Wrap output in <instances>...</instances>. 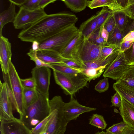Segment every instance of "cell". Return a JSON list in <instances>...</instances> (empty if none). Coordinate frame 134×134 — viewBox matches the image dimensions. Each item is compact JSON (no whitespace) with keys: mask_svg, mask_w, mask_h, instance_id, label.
Segmentation results:
<instances>
[{"mask_svg":"<svg viewBox=\"0 0 134 134\" xmlns=\"http://www.w3.org/2000/svg\"><path fill=\"white\" fill-rule=\"evenodd\" d=\"M78 19L75 14L67 12L47 14L22 30L18 37L23 41L40 43L75 24Z\"/></svg>","mask_w":134,"mask_h":134,"instance_id":"obj_1","label":"cell"},{"mask_svg":"<svg viewBox=\"0 0 134 134\" xmlns=\"http://www.w3.org/2000/svg\"><path fill=\"white\" fill-rule=\"evenodd\" d=\"M38 98L37 100L27 107L24 114L20 116V119L31 130L50 113L49 96L38 92Z\"/></svg>","mask_w":134,"mask_h":134,"instance_id":"obj_2","label":"cell"},{"mask_svg":"<svg viewBox=\"0 0 134 134\" xmlns=\"http://www.w3.org/2000/svg\"><path fill=\"white\" fill-rule=\"evenodd\" d=\"M64 103L59 96H55L49 100L50 110L52 113V115L45 131L49 134H64L69 122L64 113Z\"/></svg>","mask_w":134,"mask_h":134,"instance_id":"obj_3","label":"cell"},{"mask_svg":"<svg viewBox=\"0 0 134 134\" xmlns=\"http://www.w3.org/2000/svg\"><path fill=\"white\" fill-rule=\"evenodd\" d=\"M53 75L56 83L63 90L64 93L71 97L79 90L87 87L90 77L82 72L75 74H63L54 70Z\"/></svg>","mask_w":134,"mask_h":134,"instance_id":"obj_4","label":"cell"},{"mask_svg":"<svg viewBox=\"0 0 134 134\" xmlns=\"http://www.w3.org/2000/svg\"><path fill=\"white\" fill-rule=\"evenodd\" d=\"M3 79L9 86L14 102V109H16L20 116L23 115L26 107L24 95V88L15 66L10 62L7 74L3 73Z\"/></svg>","mask_w":134,"mask_h":134,"instance_id":"obj_5","label":"cell"},{"mask_svg":"<svg viewBox=\"0 0 134 134\" xmlns=\"http://www.w3.org/2000/svg\"><path fill=\"white\" fill-rule=\"evenodd\" d=\"M79 32V29L74 24L39 43L38 50L51 49L60 54Z\"/></svg>","mask_w":134,"mask_h":134,"instance_id":"obj_6","label":"cell"},{"mask_svg":"<svg viewBox=\"0 0 134 134\" xmlns=\"http://www.w3.org/2000/svg\"><path fill=\"white\" fill-rule=\"evenodd\" d=\"M46 15L44 9L30 10L20 7L13 23L14 26L16 29L26 28Z\"/></svg>","mask_w":134,"mask_h":134,"instance_id":"obj_7","label":"cell"},{"mask_svg":"<svg viewBox=\"0 0 134 134\" xmlns=\"http://www.w3.org/2000/svg\"><path fill=\"white\" fill-rule=\"evenodd\" d=\"M102 46L93 44L83 37L79 52V58L81 64L93 61L100 57Z\"/></svg>","mask_w":134,"mask_h":134,"instance_id":"obj_8","label":"cell"},{"mask_svg":"<svg viewBox=\"0 0 134 134\" xmlns=\"http://www.w3.org/2000/svg\"><path fill=\"white\" fill-rule=\"evenodd\" d=\"M130 66L124 52H120L115 59L107 66L103 76L117 80Z\"/></svg>","mask_w":134,"mask_h":134,"instance_id":"obj_9","label":"cell"},{"mask_svg":"<svg viewBox=\"0 0 134 134\" xmlns=\"http://www.w3.org/2000/svg\"><path fill=\"white\" fill-rule=\"evenodd\" d=\"M31 73L36 85V89L40 93L49 96L51 71L46 66H35L32 69Z\"/></svg>","mask_w":134,"mask_h":134,"instance_id":"obj_10","label":"cell"},{"mask_svg":"<svg viewBox=\"0 0 134 134\" xmlns=\"http://www.w3.org/2000/svg\"><path fill=\"white\" fill-rule=\"evenodd\" d=\"M64 114L68 122L72 120H75L79 116L85 113L96 110L97 109L83 105L78 101L71 97L70 101L64 103Z\"/></svg>","mask_w":134,"mask_h":134,"instance_id":"obj_11","label":"cell"},{"mask_svg":"<svg viewBox=\"0 0 134 134\" xmlns=\"http://www.w3.org/2000/svg\"><path fill=\"white\" fill-rule=\"evenodd\" d=\"M13 105L8 93L5 83L0 85V119L7 120L15 118L13 114Z\"/></svg>","mask_w":134,"mask_h":134,"instance_id":"obj_12","label":"cell"},{"mask_svg":"<svg viewBox=\"0 0 134 134\" xmlns=\"http://www.w3.org/2000/svg\"><path fill=\"white\" fill-rule=\"evenodd\" d=\"M0 121L1 134H31V130L20 119L15 118Z\"/></svg>","mask_w":134,"mask_h":134,"instance_id":"obj_13","label":"cell"},{"mask_svg":"<svg viewBox=\"0 0 134 134\" xmlns=\"http://www.w3.org/2000/svg\"><path fill=\"white\" fill-rule=\"evenodd\" d=\"M11 45L8 39L0 36V62L3 73L7 74L12 54Z\"/></svg>","mask_w":134,"mask_h":134,"instance_id":"obj_14","label":"cell"},{"mask_svg":"<svg viewBox=\"0 0 134 134\" xmlns=\"http://www.w3.org/2000/svg\"><path fill=\"white\" fill-rule=\"evenodd\" d=\"M82 38L81 33L79 31L63 50L60 54V55L63 58L74 60L83 65L79 58V51Z\"/></svg>","mask_w":134,"mask_h":134,"instance_id":"obj_15","label":"cell"},{"mask_svg":"<svg viewBox=\"0 0 134 134\" xmlns=\"http://www.w3.org/2000/svg\"><path fill=\"white\" fill-rule=\"evenodd\" d=\"M37 57L44 63L49 64L63 63V57L54 51L48 49L38 50L36 51Z\"/></svg>","mask_w":134,"mask_h":134,"instance_id":"obj_16","label":"cell"},{"mask_svg":"<svg viewBox=\"0 0 134 134\" xmlns=\"http://www.w3.org/2000/svg\"><path fill=\"white\" fill-rule=\"evenodd\" d=\"M121 98L122 103L119 108L123 121L134 128V107L121 97Z\"/></svg>","mask_w":134,"mask_h":134,"instance_id":"obj_17","label":"cell"},{"mask_svg":"<svg viewBox=\"0 0 134 134\" xmlns=\"http://www.w3.org/2000/svg\"><path fill=\"white\" fill-rule=\"evenodd\" d=\"M97 29V23L96 15H94L82 23L79 27V31L82 37L88 39Z\"/></svg>","mask_w":134,"mask_h":134,"instance_id":"obj_18","label":"cell"},{"mask_svg":"<svg viewBox=\"0 0 134 134\" xmlns=\"http://www.w3.org/2000/svg\"><path fill=\"white\" fill-rule=\"evenodd\" d=\"M113 87L121 97L134 107V88L117 81Z\"/></svg>","mask_w":134,"mask_h":134,"instance_id":"obj_19","label":"cell"},{"mask_svg":"<svg viewBox=\"0 0 134 134\" xmlns=\"http://www.w3.org/2000/svg\"><path fill=\"white\" fill-rule=\"evenodd\" d=\"M87 6L91 9L106 7L113 12H121L122 10L118 4L117 0L89 1Z\"/></svg>","mask_w":134,"mask_h":134,"instance_id":"obj_20","label":"cell"},{"mask_svg":"<svg viewBox=\"0 0 134 134\" xmlns=\"http://www.w3.org/2000/svg\"><path fill=\"white\" fill-rule=\"evenodd\" d=\"M8 9L0 14V36L2 35V29L7 23L14 22L17 15L15 12V5L12 2Z\"/></svg>","mask_w":134,"mask_h":134,"instance_id":"obj_21","label":"cell"},{"mask_svg":"<svg viewBox=\"0 0 134 134\" xmlns=\"http://www.w3.org/2000/svg\"><path fill=\"white\" fill-rule=\"evenodd\" d=\"M71 11L78 13L83 10L88 6L89 1L87 0H62Z\"/></svg>","mask_w":134,"mask_h":134,"instance_id":"obj_22","label":"cell"},{"mask_svg":"<svg viewBox=\"0 0 134 134\" xmlns=\"http://www.w3.org/2000/svg\"><path fill=\"white\" fill-rule=\"evenodd\" d=\"M116 81L134 88V65L130 66Z\"/></svg>","mask_w":134,"mask_h":134,"instance_id":"obj_23","label":"cell"},{"mask_svg":"<svg viewBox=\"0 0 134 134\" xmlns=\"http://www.w3.org/2000/svg\"><path fill=\"white\" fill-rule=\"evenodd\" d=\"M113 16L116 26L122 34L126 29L129 17L122 12H113Z\"/></svg>","mask_w":134,"mask_h":134,"instance_id":"obj_24","label":"cell"},{"mask_svg":"<svg viewBox=\"0 0 134 134\" xmlns=\"http://www.w3.org/2000/svg\"><path fill=\"white\" fill-rule=\"evenodd\" d=\"M113 14V12L106 7H103L102 9L96 14L97 23V29L104 25L108 19Z\"/></svg>","mask_w":134,"mask_h":134,"instance_id":"obj_25","label":"cell"},{"mask_svg":"<svg viewBox=\"0 0 134 134\" xmlns=\"http://www.w3.org/2000/svg\"><path fill=\"white\" fill-rule=\"evenodd\" d=\"M24 98L26 108L36 102L38 98L36 89L24 88Z\"/></svg>","mask_w":134,"mask_h":134,"instance_id":"obj_26","label":"cell"},{"mask_svg":"<svg viewBox=\"0 0 134 134\" xmlns=\"http://www.w3.org/2000/svg\"><path fill=\"white\" fill-rule=\"evenodd\" d=\"M51 68L65 74L71 75L78 74L82 72L85 69H74L63 64L62 63L50 65Z\"/></svg>","mask_w":134,"mask_h":134,"instance_id":"obj_27","label":"cell"},{"mask_svg":"<svg viewBox=\"0 0 134 134\" xmlns=\"http://www.w3.org/2000/svg\"><path fill=\"white\" fill-rule=\"evenodd\" d=\"M123 38L122 32L116 26L109 34L107 42L109 44L117 45L120 47Z\"/></svg>","mask_w":134,"mask_h":134,"instance_id":"obj_28","label":"cell"},{"mask_svg":"<svg viewBox=\"0 0 134 134\" xmlns=\"http://www.w3.org/2000/svg\"><path fill=\"white\" fill-rule=\"evenodd\" d=\"M119 48L120 47L117 45L109 44L107 45L102 46L101 57L98 59L101 66H103V62L107 57L114 52L120 51Z\"/></svg>","mask_w":134,"mask_h":134,"instance_id":"obj_29","label":"cell"},{"mask_svg":"<svg viewBox=\"0 0 134 134\" xmlns=\"http://www.w3.org/2000/svg\"><path fill=\"white\" fill-rule=\"evenodd\" d=\"M89 124L102 130L105 129L107 126L103 116L100 115L94 114L89 119Z\"/></svg>","mask_w":134,"mask_h":134,"instance_id":"obj_30","label":"cell"},{"mask_svg":"<svg viewBox=\"0 0 134 134\" xmlns=\"http://www.w3.org/2000/svg\"><path fill=\"white\" fill-rule=\"evenodd\" d=\"M101 27L97 29L87 39L92 43L95 44L104 46L108 44L102 37L101 34Z\"/></svg>","mask_w":134,"mask_h":134,"instance_id":"obj_31","label":"cell"},{"mask_svg":"<svg viewBox=\"0 0 134 134\" xmlns=\"http://www.w3.org/2000/svg\"><path fill=\"white\" fill-rule=\"evenodd\" d=\"M106 68L105 66H103L96 68L86 69L82 72L90 77V81L91 80L99 77L104 71Z\"/></svg>","mask_w":134,"mask_h":134,"instance_id":"obj_32","label":"cell"},{"mask_svg":"<svg viewBox=\"0 0 134 134\" xmlns=\"http://www.w3.org/2000/svg\"><path fill=\"white\" fill-rule=\"evenodd\" d=\"M52 115V113L50 110L49 115L31 130V134H40L45 132L48 123Z\"/></svg>","mask_w":134,"mask_h":134,"instance_id":"obj_33","label":"cell"},{"mask_svg":"<svg viewBox=\"0 0 134 134\" xmlns=\"http://www.w3.org/2000/svg\"><path fill=\"white\" fill-rule=\"evenodd\" d=\"M40 0H25L19 5L20 7L33 10L40 9L39 4Z\"/></svg>","mask_w":134,"mask_h":134,"instance_id":"obj_34","label":"cell"},{"mask_svg":"<svg viewBox=\"0 0 134 134\" xmlns=\"http://www.w3.org/2000/svg\"><path fill=\"white\" fill-rule=\"evenodd\" d=\"M128 126L124 121L114 124L106 130V131L113 134H121L124 129Z\"/></svg>","mask_w":134,"mask_h":134,"instance_id":"obj_35","label":"cell"},{"mask_svg":"<svg viewBox=\"0 0 134 134\" xmlns=\"http://www.w3.org/2000/svg\"><path fill=\"white\" fill-rule=\"evenodd\" d=\"M36 51H34L31 48L29 52L27 53L30 57V59L34 61L36 65V66L38 67L46 66L51 68L50 65L45 63L40 60L36 55Z\"/></svg>","mask_w":134,"mask_h":134,"instance_id":"obj_36","label":"cell"},{"mask_svg":"<svg viewBox=\"0 0 134 134\" xmlns=\"http://www.w3.org/2000/svg\"><path fill=\"white\" fill-rule=\"evenodd\" d=\"M109 86L108 79L104 77L99 81L95 86L94 89L99 93H102L108 90Z\"/></svg>","mask_w":134,"mask_h":134,"instance_id":"obj_37","label":"cell"},{"mask_svg":"<svg viewBox=\"0 0 134 134\" xmlns=\"http://www.w3.org/2000/svg\"><path fill=\"white\" fill-rule=\"evenodd\" d=\"M124 53L129 65H134V42L131 46Z\"/></svg>","mask_w":134,"mask_h":134,"instance_id":"obj_38","label":"cell"},{"mask_svg":"<svg viewBox=\"0 0 134 134\" xmlns=\"http://www.w3.org/2000/svg\"><path fill=\"white\" fill-rule=\"evenodd\" d=\"M62 62L63 64L70 68L78 70L85 69L83 65L74 60L63 57Z\"/></svg>","mask_w":134,"mask_h":134,"instance_id":"obj_39","label":"cell"},{"mask_svg":"<svg viewBox=\"0 0 134 134\" xmlns=\"http://www.w3.org/2000/svg\"><path fill=\"white\" fill-rule=\"evenodd\" d=\"M21 82L24 88L36 89V85L34 79L32 77L23 79Z\"/></svg>","mask_w":134,"mask_h":134,"instance_id":"obj_40","label":"cell"},{"mask_svg":"<svg viewBox=\"0 0 134 134\" xmlns=\"http://www.w3.org/2000/svg\"><path fill=\"white\" fill-rule=\"evenodd\" d=\"M122 12L131 18L134 15V0H128L126 6Z\"/></svg>","mask_w":134,"mask_h":134,"instance_id":"obj_41","label":"cell"},{"mask_svg":"<svg viewBox=\"0 0 134 134\" xmlns=\"http://www.w3.org/2000/svg\"><path fill=\"white\" fill-rule=\"evenodd\" d=\"M115 26L116 24L113 14L106 21L104 24V26L109 34L113 31Z\"/></svg>","mask_w":134,"mask_h":134,"instance_id":"obj_42","label":"cell"},{"mask_svg":"<svg viewBox=\"0 0 134 134\" xmlns=\"http://www.w3.org/2000/svg\"><path fill=\"white\" fill-rule=\"evenodd\" d=\"M111 102L112 105L111 107L114 106L119 108L122 103L121 97L117 92L111 96Z\"/></svg>","mask_w":134,"mask_h":134,"instance_id":"obj_43","label":"cell"},{"mask_svg":"<svg viewBox=\"0 0 134 134\" xmlns=\"http://www.w3.org/2000/svg\"><path fill=\"white\" fill-rule=\"evenodd\" d=\"M134 30V15L131 18L129 17L126 29L122 33L124 37L129 32Z\"/></svg>","mask_w":134,"mask_h":134,"instance_id":"obj_44","label":"cell"},{"mask_svg":"<svg viewBox=\"0 0 134 134\" xmlns=\"http://www.w3.org/2000/svg\"><path fill=\"white\" fill-rule=\"evenodd\" d=\"M134 42V40L122 42L120 46V52H124L130 48Z\"/></svg>","mask_w":134,"mask_h":134,"instance_id":"obj_45","label":"cell"},{"mask_svg":"<svg viewBox=\"0 0 134 134\" xmlns=\"http://www.w3.org/2000/svg\"><path fill=\"white\" fill-rule=\"evenodd\" d=\"M56 0H40L39 4L40 9H44V8L49 4L54 3Z\"/></svg>","mask_w":134,"mask_h":134,"instance_id":"obj_46","label":"cell"},{"mask_svg":"<svg viewBox=\"0 0 134 134\" xmlns=\"http://www.w3.org/2000/svg\"><path fill=\"white\" fill-rule=\"evenodd\" d=\"M134 40V30L129 32L123 38L122 41Z\"/></svg>","mask_w":134,"mask_h":134,"instance_id":"obj_47","label":"cell"},{"mask_svg":"<svg viewBox=\"0 0 134 134\" xmlns=\"http://www.w3.org/2000/svg\"><path fill=\"white\" fill-rule=\"evenodd\" d=\"M101 34L102 37L106 42H107L109 36V33L105 28L104 25L101 27Z\"/></svg>","mask_w":134,"mask_h":134,"instance_id":"obj_48","label":"cell"},{"mask_svg":"<svg viewBox=\"0 0 134 134\" xmlns=\"http://www.w3.org/2000/svg\"><path fill=\"white\" fill-rule=\"evenodd\" d=\"M121 134H134V128L128 125Z\"/></svg>","mask_w":134,"mask_h":134,"instance_id":"obj_49","label":"cell"},{"mask_svg":"<svg viewBox=\"0 0 134 134\" xmlns=\"http://www.w3.org/2000/svg\"><path fill=\"white\" fill-rule=\"evenodd\" d=\"M128 1V0H117L118 3L122 9V10L126 6Z\"/></svg>","mask_w":134,"mask_h":134,"instance_id":"obj_50","label":"cell"},{"mask_svg":"<svg viewBox=\"0 0 134 134\" xmlns=\"http://www.w3.org/2000/svg\"><path fill=\"white\" fill-rule=\"evenodd\" d=\"M39 43L35 41L32 42V49L34 51H37L38 50Z\"/></svg>","mask_w":134,"mask_h":134,"instance_id":"obj_51","label":"cell"},{"mask_svg":"<svg viewBox=\"0 0 134 134\" xmlns=\"http://www.w3.org/2000/svg\"><path fill=\"white\" fill-rule=\"evenodd\" d=\"M105 132L102 131L101 132H98L96 133L95 134H104Z\"/></svg>","mask_w":134,"mask_h":134,"instance_id":"obj_52","label":"cell"},{"mask_svg":"<svg viewBox=\"0 0 134 134\" xmlns=\"http://www.w3.org/2000/svg\"><path fill=\"white\" fill-rule=\"evenodd\" d=\"M104 134H113L110 132L108 131H106L105 132Z\"/></svg>","mask_w":134,"mask_h":134,"instance_id":"obj_53","label":"cell"},{"mask_svg":"<svg viewBox=\"0 0 134 134\" xmlns=\"http://www.w3.org/2000/svg\"><path fill=\"white\" fill-rule=\"evenodd\" d=\"M40 134H49L46 132L45 131L42 133Z\"/></svg>","mask_w":134,"mask_h":134,"instance_id":"obj_54","label":"cell"}]
</instances>
